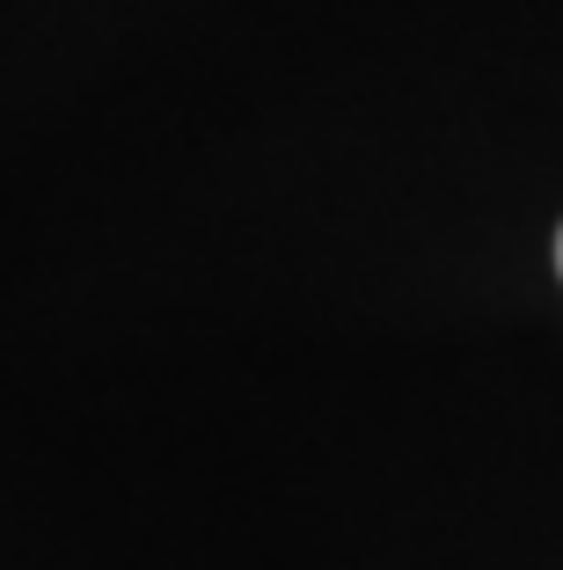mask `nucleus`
Wrapping results in <instances>:
<instances>
[{
    "mask_svg": "<svg viewBox=\"0 0 563 570\" xmlns=\"http://www.w3.org/2000/svg\"><path fill=\"white\" fill-rule=\"evenodd\" d=\"M556 264H563V235H556Z\"/></svg>",
    "mask_w": 563,
    "mask_h": 570,
    "instance_id": "f257e3e1",
    "label": "nucleus"
}]
</instances>
